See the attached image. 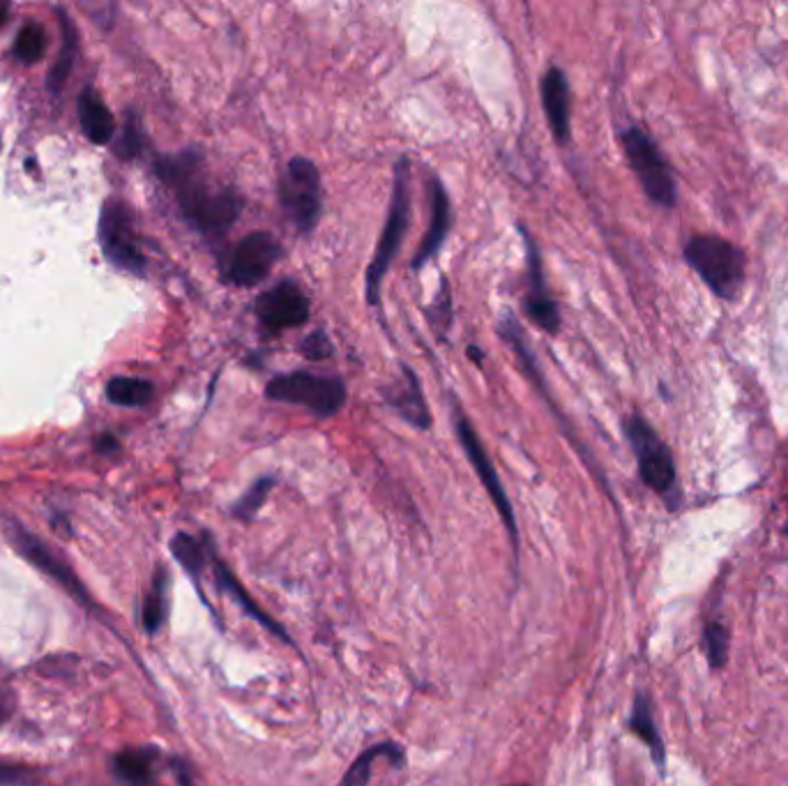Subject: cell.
Instances as JSON below:
<instances>
[{
  "mask_svg": "<svg viewBox=\"0 0 788 786\" xmlns=\"http://www.w3.org/2000/svg\"><path fill=\"white\" fill-rule=\"evenodd\" d=\"M300 353H303L312 362H320V360H328L335 353V346H333L328 333L314 330L303 341H300Z\"/></svg>",
  "mask_w": 788,
  "mask_h": 786,
  "instance_id": "29",
  "label": "cell"
},
{
  "mask_svg": "<svg viewBox=\"0 0 788 786\" xmlns=\"http://www.w3.org/2000/svg\"><path fill=\"white\" fill-rule=\"evenodd\" d=\"M390 759V764L394 766H402L404 764V750L397 745V743H381V745H374L364 750L356 761L353 766L346 771L344 779L339 782V786H367L369 784V777H372V766L374 761L379 759Z\"/></svg>",
  "mask_w": 788,
  "mask_h": 786,
  "instance_id": "20",
  "label": "cell"
},
{
  "mask_svg": "<svg viewBox=\"0 0 788 786\" xmlns=\"http://www.w3.org/2000/svg\"><path fill=\"white\" fill-rule=\"evenodd\" d=\"M46 52V33L40 23H26L16 35L14 56L23 65H35Z\"/></svg>",
  "mask_w": 788,
  "mask_h": 786,
  "instance_id": "25",
  "label": "cell"
},
{
  "mask_svg": "<svg viewBox=\"0 0 788 786\" xmlns=\"http://www.w3.org/2000/svg\"><path fill=\"white\" fill-rule=\"evenodd\" d=\"M632 731H637L643 741L651 745L653 754L657 761H662V743L660 736L655 731V722H653V712L651 706H648L645 697H639L634 704V712H632Z\"/></svg>",
  "mask_w": 788,
  "mask_h": 786,
  "instance_id": "27",
  "label": "cell"
},
{
  "mask_svg": "<svg viewBox=\"0 0 788 786\" xmlns=\"http://www.w3.org/2000/svg\"><path fill=\"white\" fill-rule=\"evenodd\" d=\"M466 353H469V356H471V358H473V360H475L477 364L482 362V353H480V349H477V346H469V351H466Z\"/></svg>",
  "mask_w": 788,
  "mask_h": 786,
  "instance_id": "34",
  "label": "cell"
},
{
  "mask_svg": "<svg viewBox=\"0 0 788 786\" xmlns=\"http://www.w3.org/2000/svg\"><path fill=\"white\" fill-rule=\"evenodd\" d=\"M5 16H8V5H0V26H3Z\"/></svg>",
  "mask_w": 788,
  "mask_h": 786,
  "instance_id": "35",
  "label": "cell"
},
{
  "mask_svg": "<svg viewBox=\"0 0 788 786\" xmlns=\"http://www.w3.org/2000/svg\"><path fill=\"white\" fill-rule=\"evenodd\" d=\"M513 786H528V784H513Z\"/></svg>",
  "mask_w": 788,
  "mask_h": 786,
  "instance_id": "36",
  "label": "cell"
},
{
  "mask_svg": "<svg viewBox=\"0 0 788 786\" xmlns=\"http://www.w3.org/2000/svg\"><path fill=\"white\" fill-rule=\"evenodd\" d=\"M10 536H12L14 549L21 553L23 559H26L31 565H35L40 572H44L46 576H52V580L58 582L67 593H72L79 603H88V593H86L83 584L79 582V576L69 570L40 538L29 534V530L21 528L19 524L12 526Z\"/></svg>",
  "mask_w": 788,
  "mask_h": 786,
  "instance_id": "13",
  "label": "cell"
},
{
  "mask_svg": "<svg viewBox=\"0 0 788 786\" xmlns=\"http://www.w3.org/2000/svg\"><path fill=\"white\" fill-rule=\"evenodd\" d=\"M624 436L634 450L639 461V473L643 482L657 492L660 496L676 494V464L671 457L666 443L657 436V431L648 425L641 415H630L624 423Z\"/></svg>",
  "mask_w": 788,
  "mask_h": 786,
  "instance_id": "8",
  "label": "cell"
},
{
  "mask_svg": "<svg viewBox=\"0 0 788 786\" xmlns=\"http://www.w3.org/2000/svg\"><path fill=\"white\" fill-rule=\"evenodd\" d=\"M452 423H454V431H457L461 450L466 452L473 471L477 473V478L482 482V487L486 490V494H489V498L496 505V510H498L505 528L509 530V536H513V542L517 544V521H515L513 503H509V498L505 494V487H503V482H500V478H498V473L494 469V461H492L489 452H486V448L482 446L473 423L469 420V415L461 411L459 404L452 406Z\"/></svg>",
  "mask_w": 788,
  "mask_h": 786,
  "instance_id": "9",
  "label": "cell"
},
{
  "mask_svg": "<svg viewBox=\"0 0 788 786\" xmlns=\"http://www.w3.org/2000/svg\"><path fill=\"white\" fill-rule=\"evenodd\" d=\"M153 383L134 377H115L106 383V397L119 406H144L153 400Z\"/></svg>",
  "mask_w": 788,
  "mask_h": 786,
  "instance_id": "22",
  "label": "cell"
},
{
  "mask_svg": "<svg viewBox=\"0 0 788 786\" xmlns=\"http://www.w3.org/2000/svg\"><path fill=\"white\" fill-rule=\"evenodd\" d=\"M60 23H63V52H60V58L56 60V65L52 67V75H49V88L54 92H58L63 88V83L67 81V77L72 75V65H75V49H77V37H75V29L72 23H69V19L60 12Z\"/></svg>",
  "mask_w": 788,
  "mask_h": 786,
  "instance_id": "24",
  "label": "cell"
},
{
  "mask_svg": "<svg viewBox=\"0 0 788 786\" xmlns=\"http://www.w3.org/2000/svg\"><path fill=\"white\" fill-rule=\"evenodd\" d=\"M211 551H213V542L211 538H205L203 542L196 540L190 534H178L171 540V553L176 557V561L188 570L194 580H199L203 568L211 561Z\"/></svg>",
  "mask_w": 788,
  "mask_h": 786,
  "instance_id": "21",
  "label": "cell"
},
{
  "mask_svg": "<svg viewBox=\"0 0 788 786\" xmlns=\"http://www.w3.org/2000/svg\"><path fill=\"white\" fill-rule=\"evenodd\" d=\"M427 190H429L431 217H429L427 234L420 240V247H417V251L413 254L410 268H415V270H420L436 257L438 249L443 247L450 228H452V203H450V194L443 188V182H440L436 176H431Z\"/></svg>",
  "mask_w": 788,
  "mask_h": 786,
  "instance_id": "14",
  "label": "cell"
},
{
  "mask_svg": "<svg viewBox=\"0 0 788 786\" xmlns=\"http://www.w3.org/2000/svg\"><path fill=\"white\" fill-rule=\"evenodd\" d=\"M521 236H524V245H526V274H528L524 312L532 323H536L538 328H542L549 335H555L561 328V310H559V305H555V300L551 297V293L547 289L542 257H540V249H538L536 240L530 238V234L524 226H521Z\"/></svg>",
  "mask_w": 788,
  "mask_h": 786,
  "instance_id": "12",
  "label": "cell"
},
{
  "mask_svg": "<svg viewBox=\"0 0 788 786\" xmlns=\"http://www.w3.org/2000/svg\"><path fill=\"white\" fill-rule=\"evenodd\" d=\"M708 641H710V655H712V660H714V658L722 660V655H724V651H727V649H724V643H727L724 630H722L720 626H712Z\"/></svg>",
  "mask_w": 788,
  "mask_h": 786,
  "instance_id": "31",
  "label": "cell"
},
{
  "mask_svg": "<svg viewBox=\"0 0 788 786\" xmlns=\"http://www.w3.org/2000/svg\"><path fill=\"white\" fill-rule=\"evenodd\" d=\"M157 752L150 748H127L113 759V773L127 786H153L155 784Z\"/></svg>",
  "mask_w": 788,
  "mask_h": 786,
  "instance_id": "19",
  "label": "cell"
},
{
  "mask_svg": "<svg viewBox=\"0 0 788 786\" xmlns=\"http://www.w3.org/2000/svg\"><path fill=\"white\" fill-rule=\"evenodd\" d=\"M540 96L547 123L559 144L570 142V81L561 67H549L540 81Z\"/></svg>",
  "mask_w": 788,
  "mask_h": 786,
  "instance_id": "16",
  "label": "cell"
},
{
  "mask_svg": "<svg viewBox=\"0 0 788 786\" xmlns=\"http://www.w3.org/2000/svg\"><path fill=\"white\" fill-rule=\"evenodd\" d=\"M211 561H213V570H215V582H217V586L230 597V599H236V603H238V607L245 611V614H249L251 618H257L259 622H261V626L263 628H268L272 635H277V637H280V639H284V641H289V635H286V630L280 626V622H274L257 603H254V599H251V595L243 588V584L238 582V576L234 574V572H230V568L219 559V553L215 551V547H213V553H211Z\"/></svg>",
  "mask_w": 788,
  "mask_h": 786,
  "instance_id": "17",
  "label": "cell"
},
{
  "mask_svg": "<svg viewBox=\"0 0 788 786\" xmlns=\"http://www.w3.org/2000/svg\"><path fill=\"white\" fill-rule=\"evenodd\" d=\"M266 397L272 402L305 406L316 418H333L344 408L349 392H346V383L339 377L291 372L268 381Z\"/></svg>",
  "mask_w": 788,
  "mask_h": 786,
  "instance_id": "4",
  "label": "cell"
},
{
  "mask_svg": "<svg viewBox=\"0 0 788 786\" xmlns=\"http://www.w3.org/2000/svg\"><path fill=\"white\" fill-rule=\"evenodd\" d=\"M14 712V697L8 689H0V725H5Z\"/></svg>",
  "mask_w": 788,
  "mask_h": 786,
  "instance_id": "32",
  "label": "cell"
},
{
  "mask_svg": "<svg viewBox=\"0 0 788 786\" xmlns=\"http://www.w3.org/2000/svg\"><path fill=\"white\" fill-rule=\"evenodd\" d=\"M142 132H138L136 123L130 121V125H125L123 134H121V142L115 144V153H119V157L123 159H132L138 155V150H142Z\"/></svg>",
  "mask_w": 788,
  "mask_h": 786,
  "instance_id": "30",
  "label": "cell"
},
{
  "mask_svg": "<svg viewBox=\"0 0 788 786\" xmlns=\"http://www.w3.org/2000/svg\"><path fill=\"white\" fill-rule=\"evenodd\" d=\"M620 138L624 155H628L630 167L637 173L648 199L662 207H674L678 201V190L657 144L639 127L624 130Z\"/></svg>",
  "mask_w": 788,
  "mask_h": 786,
  "instance_id": "7",
  "label": "cell"
},
{
  "mask_svg": "<svg viewBox=\"0 0 788 786\" xmlns=\"http://www.w3.org/2000/svg\"><path fill=\"white\" fill-rule=\"evenodd\" d=\"M427 318L431 323V328L436 330V337L446 341L452 328V293L448 289V280L440 282L436 300L427 307Z\"/></svg>",
  "mask_w": 788,
  "mask_h": 786,
  "instance_id": "26",
  "label": "cell"
},
{
  "mask_svg": "<svg viewBox=\"0 0 788 786\" xmlns=\"http://www.w3.org/2000/svg\"><path fill=\"white\" fill-rule=\"evenodd\" d=\"M272 487H274V478H261V480L254 482L251 487L247 490V494L234 505V515L238 519H243V521L254 519V515L261 510L266 498L270 496Z\"/></svg>",
  "mask_w": 788,
  "mask_h": 786,
  "instance_id": "28",
  "label": "cell"
},
{
  "mask_svg": "<svg viewBox=\"0 0 788 786\" xmlns=\"http://www.w3.org/2000/svg\"><path fill=\"white\" fill-rule=\"evenodd\" d=\"M95 448H98L102 454H111V452H115V450L121 448V443H119V438H115V436H111V434H102V436L98 438Z\"/></svg>",
  "mask_w": 788,
  "mask_h": 786,
  "instance_id": "33",
  "label": "cell"
},
{
  "mask_svg": "<svg viewBox=\"0 0 788 786\" xmlns=\"http://www.w3.org/2000/svg\"><path fill=\"white\" fill-rule=\"evenodd\" d=\"M410 167L408 159L402 157L397 165H394V180H392V199H390V211H387V220L383 224L381 238L374 251V259L367 268V277H364V291H367V303L369 305H379L381 303V289H383V280L385 274L397 257L406 231H408V222H410Z\"/></svg>",
  "mask_w": 788,
  "mask_h": 786,
  "instance_id": "2",
  "label": "cell"
},
{
  "mask_svg": "<svg viewBox=\"0 0 788 786\" xmlns=\"http://www.w3.org/2000/svg\"><path fill=\"white\" fill-rule=\"evenodd\" d=\"M280 203L300 234H312L323 213L318 167L307 157H293L280 178Z\"/></svg>",
  "mask_w": 788,
  "mask_h": 786,
  "instance_id": "5",
  "label": "cell"
},
{
  "mask_svg": "<svg viewBox=\"0 0 788 786\" xmlns=\"http://www.w3.org/2000/svg\"><path fill=\"white\" fill-rule=\"evenodd\" d=\"M79 121L92 144L106 146L115 136V121L109 106L100 100L95 90H83L79 98Z\"/></svg>",
  "mask_w": 788,
  "mask_h": 786,
  "instance_id": "18",
  "label": "cell"
},
{
  "mask_svg": "<svg viewBox=\"0 0 788 786\" xmlns=\"http://www.w3.org/2000/svg\"><path fill=\"white\" fill-rule=\"evenodd\" d=\"M687 263L720 297H735L745 282V261L735 245L724 238L697 236L685 247Z\"/></svg>",
  "mask_w": 788,
  "mask_h": 786,
  "instance_id": "3",
  "label": "cell"
},
{
  "mask_svg": "<svg viewBox=\"0 0 788 786\" xmlns=\"http://www.w3.org/2000/svg\"><path fill=\"white\" fill-rule=\"evenodd\" d=\"M157 173L176 192L180 213L207 238H219L243 215L245 196L230 184H213L196 150L159 157Z\"/></svg>",
  "mask_w": 788,
  "mask_h": 786,
  "instance_id": "1",
  "label": "cell"
},
{
  "mask_svg": "<svg viewBox=\"0 0 788 786\" xmlns=\"http://www.w3.org/2000/svg\"><path fill=\"white\" fill-rule=\"evenodd\" d=\"M100 245L106 261L132 274H146V257L136 243L132 213L123 201H106L100 217Z\"/></svg>",
  "mask_w": 788,
  "mask_h": 786,
  "instance_id": "10",
  "label": "cell"
},
{
  "mask_svg": "<svg viewBox=\"0 0 788 786\" xmlns=\"http://www.w3.org/2000/svg\"><path fill=\"white\" fill-rule=\"evenodd\" d=\"M167 572L159 570L157 576L153 580L150 591L146 593L144 599V611H142V620L144 628L155 635L167 620V611H169V603H167Z\"/></svg>",
  "mask_w": 788,
  "mask_h": 786,
  "instance_id": "23",
  "label": "cell"
},
{
  "mask_svg": "<svg viewBox=\"0 0 788 786\" xmlns=\"http://www.w3.org/2000/svg\"><path fill=\"white\" fill-rule=\"evenodd\" d=\"M282 245L268 231H254L238 245L230 247L219 261L222 277L238 289L259 287L282 259Z\"/></svg>",
  "mask_w": 788,
  "mask_h": 786,
  "instance_id": "6",
  "label": "cell"
},
{
  "mask_svg": "<svg viewBox=\"0 0 788 786\" xmlns=\"http://www.w3.org/2000/svg\"><path fill=\"white\" fill-rule=\"evenodd\" d=\"M309 297L293 280L274 284L257 297V318L268 335H280L284 330L303 328L309 321Z\"/></svg>",
  "mask_w": 788,
  "mask_h": 786,
  "instance_id": "11",
  "label": "cell"
},
{
  "mask_svg": "<svg viewBox=\"0 0 788 786\" xmlns=\"http://www.w3.org/2000/svg\"><path fill=\"white\" fill-rule=\"evenodd\" d=\"M383 397L390 404V408L397 411L399 418L406 420L410 427L420 431L431 429L434 423L431 411L427 406L420 379H417L410 367L406 364L402 367V381L383 388Z\"/></svg>",
  "mask_w": 788,
  "mask_h": 786,
  "instance_id": "15",
  "label": "cell"
}]
</instances>
